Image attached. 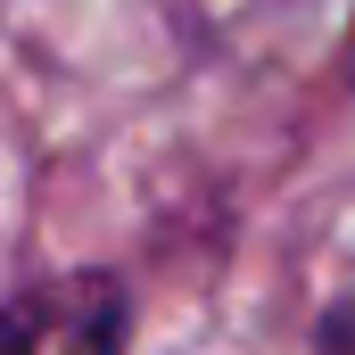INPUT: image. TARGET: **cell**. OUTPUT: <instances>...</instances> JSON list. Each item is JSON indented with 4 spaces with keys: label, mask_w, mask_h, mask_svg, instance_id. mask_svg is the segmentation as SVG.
<instances>
[{
    "label": "cell",
    "mask_w": 355,
    "mask_h": 355,
    "mask_svg": "<svg viewBox=\"0 0 355 355\" xmlns=\"http://www.w3.org/2000/svg\"><path fill=\"white\" fill-rule=\"evenodd\" d=\"M322 355H355V297L331 314V322H322Z\"/></svg>",
    "instance_id": "cell-2"
},
{
    "label": "cell",
    "mask_w": 355,
    "mask_h": 355,
    "mask_svg": "<svg viewBox=\"0 0 355 355\" xmlns=\"http://www.w3.org/2000/svg\"><path fill=\"white\" fill-rule=\"evenodd\" d=\"M347 67H355V33H347Z\"/></svg>",
    "instance_id": "cell-3"
},
{
    "label": "cell",
    "mask_w": 355,
    "mask_h": 355,
    "mask_svg": "<svg viewBox=\"0 0 355 355\" xmlns=\"http://www.w3.org/2000/svg\"><path fill=\"white\" fill-rule=\"evenodd\" d=\"M124 322L116 272H50L0 297V355H124Z\"/></svg>",
    "instance_id": "cell-1"
}]
</instances>
